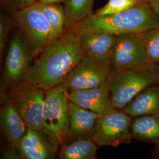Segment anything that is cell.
Returning a JSON list of instances; mask_svg holds the SVG:
<instances>
[{
    "label": "cell",
    "instance_id": "cell-2",
    "mask_svg": "<svg viewBox=\"0 0 159 159\" xmlns=\"http://www.w3.org/2000/svg\"><path fill=\"white\" fill-rule=\"evenodd\" d=\"M159 27L158 16L146 0H140L135 6L117 14L98 16L93 13L68 30L76 33L103 32L118 35L139 34Z\"/></svg>",
    "mask_w": 159,
    "mask_h": 159
},
{
    "label": "cell",
    "instance_id": "cell-22",
    "mask_svg": "<svg viewBox=\"0 0 159 159\" xmlns=\"http://www.w3.org/2000/svg\"><path fill=\"white\" fill-rule=\"evenodd\" d=\"M140 0H108L94 14L98 16L113 15L124 11L135 6Z\"/></svg>",
    "mask_w": 159,
    "mask_h": 159
},
{
    "label": "cell",
    "instance_id": "cell-20",
    "mask_svg": "<svg viewBox=\"0 0 159 159\" xmlns=\"http://www.w3.org/2000/svg\"><path fill=\"white\" fill-rule=\"evenodd\" d=\"M38 3L41 11L50 24L56 37H61L65 34L67 30L64 6L63 7L60 4H44L39 2Z\"/></svg>",
    "mask_w": 159,
    "mask_h": 159
},
{
    "label": "cell",
    "instance_id": "cell-6",
    "mask_svg": "<svg viewBox=\"0 0 159 159\" xmlns=\"http://www.w3.org/2000/svg\"><path fill=\"white\" fill-rule=\"evenodd\" d=\"M112 69L110 58L85 54L62 86L68 93L100 86L107 83Z\"/></svg>",
    "mask_w": 159,
    "mask_h": 159
},
{
    "label": "cell",
    "instance_id": "cell-21",
    "mask_svg": "<svg viewBox=\"0 0 159 159\" xmlns=\"http://www.w3.org/2000/svg\"><path fill=\"white\" fill-rule=\"evenodd\" d=\"M146 49L148 63L159 64V27L139 33Z\"/></svg>",
    "mask_w": 159,
    "mask_h": 159
},
{
    "label": "cell",
    "instance_id": "cell-1",
    "mask_svg": "<svg viewBox=\"0 0 159 159\" xmlns=\"http://www.w3.org/2000/svg\"><path fill=\"white\" fill-rule=\"evenodd\" d=\"M79 35L68 30L52 40L27 70L23 82L44 91L63 84L85 55Z\"/></svg>",
    "mask_w": 159,
    "mask_h": 159
},
{
    "label": "cell",
    "instance_id": "cell-9",
    "mask_svg": "<svg viewBox=\"0 0 159 159\" xmlns=\"http://www.w3.org/2000/svg\"><path fill=\"white\" fill-rule=\"evenodd\" d=\"M34 56L28 41L18 29L12 35L6 54L4 75L8 84L17 86L23 83Z\"/></svg>",
    "mask_w": 159,
    "mask_h": 159
},
{
    "label": "cell",
    "instance_id": "cell-7",
    "mask_svg": "<svg viewBox=\"0 0 159 159\" xmlns=\"http://www.w3.org/2000/svg\"><path fill=\"white\" fill-rule=\"evenodd\" d=\"M132 117L123 109L114 108L108 113L99 115L92 139L97 145L117 148L130 143Z\"/></svg>",
    "mask_w": 159,
    "mask_h": 159
},
{
    "label": "cell",
    "instance_id": "cell-11",
    "mask_svg": "<svg viewBox=\"0 0 159 159\" xmlns=\"http://www.w3.org/2000/svg\"><path fill=\"white\" fill-rule=\"evenodd\" d=\"M57 148L42 131L28 128L16 149L22 159H52L56 157Z\"/></svg>",
    "mask_w": 159,
    "mask_h": 159
},
{
    "label": "cell",
    "instance_id": "cell-17",
    "mask_svg": "<svg viewBox=\"0 0 159 159\" xmlns=\"http://www.w3.org/2000/svg\"><path fill=\"white\" fill-rule=\"evenodd\" d=\"M131 133L138 141L159 144V113L132 118Z\"/></svg>",
    "mask_w": 159,
    "mask_h": 159
},
{
    "label": "cell",
    "instance_id": "cell-13",
    "mask_svg": "<svg viewBox=\"0 0 159 159\" xmlns=\"http://www.w3.org/2000/svg\"><path fill=\"white\" fill-rule=\"evenodd\" d=\"M70 139L72 141L91 139L96 129L99 115L70 101Z\"/></svg>",
    "mask_w": 159,
    "mask_h": 159
},
{
    "label": "cell",
    "instance_id": "cell-19",
    "mask_svg": "<svg viewBox=\"0 0 159 159\" xmlns=\"http://www.w3.org/2000/svg\"><path fill=\"white\" fill-rule=\"evenodd\" d=\"M95 0H68L64 5L67 31L74 25L93 14Z\"/></svg>",
    "mask_w": 159,
    "mask_h": 159
},
{
    "label": "cell",
    "instance_id": "cell-16",
    "mask_svg": "<svg viewBox=\"0 0 159 159\" xmlns=\"http://www.w3.org/2000/svg\"><path fill=\"white\" fill-rule=\"evenodd\" d=\"M123 110L132 118L159 113V84L145 89Z\"/></svg>",
    "mask_w": 159,
    "mask_h": 159
},
{
    "label": "cell",
    "instance_id": "cell-24",
    "mask_svg": "<svg viewBox=\"0 0 159 159\" xmlns=\"http://www.w3.org/2000/svg\"><path fill=\"white\" fill-rule=\"evenodd\" d=\"M37 1V0H1V6L2 10L11 14L32 6Z\"/></svg>",
    "mask_w": 159,
    "mask_h": 159
},
{
    "label": "cell",
    "instance_id": "cell-15",
    "mask_svg": "<svg viewBox=\"0 0 159 159\" xmlns=\"http://www.w3.org/2000/svg\"><path fill=\"white\" fill-rule=\"evenodd\" d=\"M77 34L79 36L85 54L111 58L116 35L103 32H83Z\"/></svg>",
    "mask_w": 159,
    "mask_h": 159
},
{
    "label": "cell",
    "instance_id": "cell-3",
    "mask_svg": "<svg viewBox=\"0 0 159 159\" xmlns=\"http://www.w3.org/2000/svg\"><path fill=\"white\" fill-rule=\"evenodd\" d=\"M107 82L114 108L123 109L145 89L159 84V66L148 64L120 71L112 69Z\"/></svg>",
    "mask_w": 159,
    "mask_h": 159
},
{
    "label": "cell",
    "instance_id": "cell-23",
    "mask_svg": "<svg viewBox=\"0 0 159 159\" xmlns=\"http://www.w3.org/2000/svg\"><path fill=\"white\" fill-rule=\"evenodd\" d=\"M15 25L10 14L4 10L0 14V54H2L6 46V41L12 27Z\"/></svg>",
    "mask_w": 159,
    "mask_h": 159
},
{
    "label": "cell",
    "instance_id": "cell-28",
    "mask_svg": "<svg viewBox=\"0 0 159 159\" xmlns=\"http://www.w3.org/2000/svg\"><path fill=\"white\" fill-rule=\"evenodd\" d=\"M157 66H159V65H157Z\"/></svg>",
    "mask_w": 159,
    "mask_h": 159
},
{
    "label": "cell",
    "instance_id": "cell-8",
    "mask_svg": "<svg viewBox=\"0 0 159 159\" xmlns=\"http://www.w3.org/2000/svg\"><path fill=\"white\" fill-rule=\"evenodd\" d=\"M46 91L25 82L14 91L11 100L28 128L42 131Z\"/></svg>",
    "mask_w": 159,
    "mask_h": 159
},
{
    "label": "cell",
    "instance_id": "cell-25",
    "mask_svg": "<svg viewBox=\"0 0 159 159\" xmlns=\"http://www.w3.org/2000/svg\"><path fill=\"white\" fill-rule=\"evenodd\" d=\"M38 2L44 4H60L64 5L67 2L68 0H37Z\"/></svg>",
    "mask_w": 159,
    "mask_h": 159
},
{
    "label": "cell",
    "instance_id": "cell-12",
    "mask_svg": "<svg viewBox=\"0 0 159 159\" xmlns=\"http://www.w3.org/2000/svg\"><path fill=\"white\" fill-rule=\"evenodd\" d=\"M70 102L82 108L102 115L113 110L108 82L102 85L68 93Z\"/></svg>",
    "mask_w": 159,
    "mask_h": 159
},
{
    "label": "cell",
    "instance_id": "cell-10",
    "mask_svg": "<svg viewBox=\"0 0 159 159\" xmlns=\"http://www.w3.org/2000/svg\"><path fill=\"white\" fill-rule=\"evenodd\" d=\"M111 63L113 70L117 71L140 68L150 64L139 34L127 33L116 35Z\"/></svg>",
    "mask_w": 159,
    "mask_h": 159
},
{
    "label": "cell",
    "instance_id": "cell-4",
    "mask_svg": "<svg viewBox=\"0 0 159 159\" xmlns=\"http://www.w3.org/2000/svg\"><path fill=\"white\" fill-rule=\"evenodd\" d=\"M70 100L62 85L46 91L42 131L58 146L70 139Z\"/></svg>",
    "mask_w": 159,
    "mask_h": 159
},
{
    "label": "cell",
    "instance_id": "cell-5",
    "mask_svg": "<svg viewBox=\"0 0 159 159\" xmlns=\"http://www.w3.org/2000/svg\"><path fill=\"white\" fill-rule=\"evenodd\" d=\"M14 24L24 34L35 56L44 50L56 36L37 1L32 6L10 14Z\"/></svg>",
    "mask_w": 159,
    "mask_h": 159
},
{
    "label": "cell",
    "instance_id": "cell-14",
    "mask_svg": "<svg viewBox=\"0 0 159 159\" xmlns=\"http://www.w3.org/2000/svg\"><path fill=\"white\" fill-rule=\"evenodd\" d=\"M1 125L2 134L10 146L16 148L25 135L27 126L11 100L7 101L1 110Z\"/></svg>",
    "mask_w": 159,
    "mask_h": 159
},
{
    "label": "cell",
    "instance_id": "cell-18",
    "mask_svg": "<svg viewBox=\"0 0 159 159\" xmlns=\"http://www.w3.org/2000/svg\"><path fill=\"white\" fill-rule=\"evenodd\" d=\"M97 146L91 139L73 140L63 144L58 156L61 159H96Z\"/></svg>",
    "mask_w": 159,
    "mask_h": 159
},
{
    "label": "cell",
    "instance_id": "cell-27",
    "mask_svg": "<svg viewBox=\"0 0 159 159\" xmlns=\"http://www.w3.org/2000/svg\"><path fill=\"white\" fill-rule=\"evenodd\" d=\"M150 156L152 159H159V143L154 144L153 148L150 152Z\"/></svg>",
    "mask_w": 159,
    "mask_h": 159
},
{
    "label": "cell",
    "instance_id": "cell-26",
    "mask_svg": "<svg viewBox=\"0 0 159 159\" xmlns=\"http://www.w3.org/2000/svg\"><path fill=\"white\" fill-rule=\"evenodd\" d=\"M159 17V0H146Z\"/></svg>",
    "mask_w": 159,
    "mask_h": 159
}]
</instances>
